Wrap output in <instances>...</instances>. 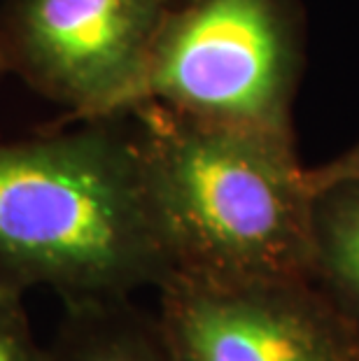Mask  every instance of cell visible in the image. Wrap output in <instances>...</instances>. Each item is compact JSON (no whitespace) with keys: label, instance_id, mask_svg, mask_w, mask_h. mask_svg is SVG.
<instances>
[{"label":"cell","instance_id":"obj_1","mask_svg":"<svg viewBox=\"0 0 359 361\" xmlns=\"http://www.w3.org/2000/svg\"><path fill=\"white\" fill-rule=\"evenodd\" d=\"M171 275L131 114L0 142V287L75 303Z\"/></svg>","mask_w":359,"mask_h":361},{"label":"cell","instance_id":"obj_2","mask_svg":"<svg viewBox=\"0 0 359 361\" xmlns=\"http://www.w3.org/2000/svg\"><path fill=\"white\" fill-rule=\"evenodd\" d=\"M128 114L173 273L278 282L301 264L315 194L287 133L210 124L157 103Z\"/></svg>","mask_w":359,"mask_h":361},{"label":"cell","instance_id":"obj_3","mask_svg":"<svg viewBox=\"0 0 359 361\" xmlns=\"http://www.w3.org/2000/svg\"><path fill=\"white\" fill-rule=\"evenodd\" d=\"M294 78L287 0H180L154 40L135 105L287 133Z\"/></svg>","mask_w":359,"mask_h":361},{"label":"cell","instance_id":"obj_4","mask_svg":"<svg viewBox=\"0 0 359 361\" xmlns=\"http://www.w3.org/2000/svg\"><path fill=\"white\" fill-rule=\"evenodd\" d=\"M175 0H3L7 78L63 107V119L128 114Z\"/></svg>","mask_w":359,"mask_h":361},{"label":"cell","instance_id":"obj_5","mask_svg":"<svg viewBox=\"0 0 359 361\" xmlns=\"http://www.w3.org/2000/svg\"><path fill=\"white\" fill-rule=\"evenodd\" d=\"M162 287V326L180 361H329L320 329L273 282L173 273Z\"/></svg>","mask_w":359,"mask_h":361},{"label":"cell","instance_id":"obj_6","mask_svg":"<svg viewBox=\"0 0 359 361\" xmlns=\"http://www.w3.org/2000/svg\"><path fill=\"white\" fill-rule=\"evenodd\" d=\"M49 361H180L162 322L140 319L119 298L63 303Z\"/></svg>","mask_w":359,"mask_h":361},{"label":"cell","instance_id":"obj_7","mask_svg":"<svg viewBox=\"0 0 359 361\" xmlns=\"http://www.w3.org/2000/svg\"><path fill=\"white\" fill-rule=\"evenodd\" d=\"M346 189L324 224V250L336 275L359 296V182L339 184Z\"/></svg>","mask_w":359,"mask_h":361},{"label":"cell","instance_id":"obj_8","mask_svg":"<svg viewBox=\"0 0 359 361\" xmlns=\"http://www.w3.org/2000/svg\"><path fill=\"white\" fill-rule=\"evenodd\" d=\"M0 361H49L30 331L24 294L7 287H0Z\"/></svg>","mask_w":359,"mask_h":361},{"label":"cell","instance_id":"obj_9","mask_svg":"<svg viewBox=\"0 0 359 361\" xmlns=\"http://www.w3.org/2000/svg\"><path fill=\"white\" fill-rule=\"evenodd\" d=\"M348 182H359V145L350 149L348 154L336 159L334 164L322 168V171L308 173V184L315 198L320 194H324L327 189H334L339 184H348Z\"/></svg>","mask_w":359,"mask_h":361},{"label":"cell","instance_id":"obj_10","mask_svg":"<svg viewBox=\"0 0 359 361\" xmlns=\"http://www.w3.org/2000/svg\"><path fill=\"white\" fill-rule=\"evenodd\" d=\"M7 78V71H5V66H3V59H0V82H3Z\"/></svg>","mask_w":359,"mask_h":361},{"label":"cell","instance_id":"obj_11","mask_svg":"<svg viewBox=\"0 0 359 361\" xmlns=\"http://www.w3.org/2000/svg\"><path fill=\"white\" fill-rule=\"evenodd\" d=\"M175 3H180V0H175ZM175 3H173V5H175Z\"/></svg>","mask_w":359,"mask_h":361}]
</instances>
